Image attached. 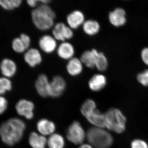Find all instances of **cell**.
Returning a JSON list of instances; mask_svg holds the SVG:
<instances>
[{"mask_svg":"<svg viewBox=\"0 0 148 148\" xmlns=\"http://www.w3.org/2000/svg\"><path fill=\"white\" fill-rule=\"evenodd\" d=\"M25 129L26 124L22 120L10 119L0 125V137L6 145L13 146L22 139Z\"/></svg>","mask_w":148,"mask_h":148,"instance_id":"cell-1","label":"cell"},{"mask_svg":"<svg viewBox=\"0 0 148 148\" xmlns=\"http://www.w3.org/2000/svg\"><path fill=\"white\" fill-rule=\"evenodd\" d=\"M33 24L41 32H47L52 29L55 24L56 14L48 5H39L31 13Z\"/></svg>","mask_w":148,"mask_h":148,"instance_id":"cell-2","label":"cell"},{"mask_svg":"<svg viewBox=\"0 0 148 148\" xmlns=\"http://www.w3.org/2000/svg\"><path fill=\"white\" fill-rule=\"evenodd\" d=\"M86 137L90 145L95 148H109L114 142L110 133L101 127H90L86 132Z\"/></svg>","mask_w":148,"mask_h":148,"instance_id":"cell-3","label":"cell"},{"mask_svg":"<svg viewBox=\"0 0 148 148\" xmlns=\"http://www.w3.org/2000/svg\"><path fill=\"white\" fill-rule=\"evenodd\" d=\"M105 114L106 127L108 129L117 134H121L125 131L126 118L120 110L111 108Z\"/></svg>","mask_w":148,"mask_h":148,"instance_id":"cell-4","label":"cell"},{"mask_svg":"<svg viewBox=\"0 0 148 148\" xmlns=\"http://www.w3.org/2000/svg\"><path fill=\"white\" fill-rule=\"evenodd\" d=\"M66 134L67 139L75 145L82 144L86 136L81 125L79 122L76 121L72 123L69 126Z\"/></svg>","mask_w":148,"mask_h":148,"instance_id":"cell-5","label":"cell"},{"mask_svg":"<svg viewBox=\"0 0 148 148\" xmlns=\"http://www.w3.org/2000/svg\"><path fill=\"white\" fill-rule=\"evenodd\" d=\"M51 35L60 42L69 41L74 37V30L64 22H58L51 29Z\"/></svg>","mask_w":148,"mask_h":148,"instance_id":"cell-6","label":"cell"},{"mask_svg":"<svg viewBox=\"0 0 148 148\" xmlns=\"http://www.w3.org/2000/svg\"><path fill=\"white\" fill-rule=\"evenodd\" d=\"M67 87L66 80L60 75H56L50 80L49 90V97L58 98L64 94Z\"/></svg>","mask_w":148,"mask_h":148,"instance_id":"cell-7","label":"cell"},{"mask_svg":"<svg viewBox=\"0 0 148 148\" xmlns=\"http://www.w3.org/2000/svg\"><path fill=\"white\" fill-rule=\"evenodd\" d=\"M58 42L52 35H43L38 41L39 49L42 53L52 54L56 52L58 45Z\"/></svg>","mask_w":148,"mask_h":148,"instance_id":"cell-8","label":"cell"},{"mask_svg":"<svg viewBox=\"0 0 148 148\" xmlns=\"http://www.w3.org/2000/svg\"><path fill=\"white\" fill-rule=\"evenodd\" d=\"M24 59L29 67L36 68L42 63L43 59L42 52L36 48H30L24 52Z\"/></svg>","mask_w":148,"mask_h":148,"instance_id":"cell-9","label":"cell"},{"mask_svg":"<svg viewBox=\"0 0 148 148\" xmlns=\"http://www.w3.org/2000/svg\"><path fill=\"white\" fill-rule=\"evenodd\" d=\"M34 103L26 99L19 100L15 106V109L17 114L28 119H32L34 117Z\"/></svg>","mask_w":148,"mask_h":148,"instance_id":"cell-10","label":"cell"},{"mask_svg":"<svg viewBox=\"0 0 148 148\" xmlns=\"http://www.w3.org/2000/svg\"><path fill=\"white\" fill-rule=\"evenodd\" d=\"M56 53L59 58L67 61L75 57V49L70 42H63L58 44Z\"/></svg>","mask_w":148,"mask_h":148,"instance_id":"cell-11","label":"cell"},{"mask_svg":"<svg viewBox=\"0 0 148 148\" xmlns=\"http://www.w3.org/2000/svg\"><path fill=\"white\" fill-rule=\"evenodd\" d=\"M50 80L46 74L41 73L38 75L35 82V89L38 94L43 98L49 97V90Z\"/></svg>","mask_w":148,"mask_h":148,"instance_id":"cell-12","label":"cell"},{"mask_svg":"<svg viewBox=\"0 0 148 148\" xmlns=\"http://www.w3.org/2000/svg\"><path fill=\"white\" fill-rule=\"evenodd\" d=\"M84 67L79 57L75 56L67 61L66 69V72L70 76L77 77L82 73Z\"/></svg>","mask_w":148,"mask_h":148,"instance_id":"cell-13","label":"cell"},{"mask_svg":"<svg viewBox=\"0 0 148 148\" xmlns=\"http://www.w3.org/2000/svg\"><path fill=\"white\" fill-rule=\"evenodd\" d=\"M85 21L84 14L82 12L78 10L72 12L66 17V24L73 30L82 27Z\"/></svg>","mask_w":148,"mask_h":148,"instance_id":"cell-14","label":"cell"},{"mask_svg":"<svg viewBox=\"0 0 148 148\" xmlns=\"http://www.w3.org/2000/svg\"><path fill=\"white\" fill-rule=\"evenodd\" d=\"M106 77L103 74H94L88 80V86L92 92H97L103 89L107 84Z\"/></svg>","mask_w":148,"mask_h":148,"instance_id":"cell-15","label":"cell"},{"mask_svg":"<svg viewBox=\"0 0 148 148\" xmlns=\"http://www.w3.org/2000/svg\"><path fill=\"white\" fill-rule=\"evenodd\" d=\"M88 121L95 127L104 128L106 127L105 114L101 113L99 110L94 109L84 116Z\"/></svg>","mask_w":148,"mask_h":148,"instance_id":"cell-16","label":"cell"},{"mask_svg":"<svg viewBox=\"0 0 148 148\" xmlns=\"http://www.w3.org/2000/svg\"><path fill=\"white\" fill-rule=\"evenodd\" d=\"M0 70L3 77L10 78L16 74L17 65L13 60L10 58H4L0 64Z\"/></svg>","mask_w":148,"mask_h":148,"instance_id":"cell-17","label":"cell"},{"mask_svg":"<svg viewBox=\"0 0 148 148\" xmlns=\"http://www.w3.org/2000/svg\"><path fill=\"white\" fill-rule=\"evenodd\" d=\"M99 51L95 49L84 51L80 56L84 67L89 69L95 68V62Z\"/></svg>","mask_w":148,"mask_h":148,"instance_id":"cell-18","label":"cell"},{"mask_svg":"<svg viewBox=\"0 0 148 148\" xmlns=\"http://www.w3.org/2000/svg\"><path fill=\"white\" fill-rule=\"evenodd\" d=\"M125 14V11L122 8L115 9L109 13V21L114 27H121L126 23Z\"/></svg>","mask_w":148,"mask_h":148,"instance_id":"cell-19","label":"cell"},{"mask_svg":"<svg viewBox=\"0 0 148 148\" xmlns=\"http://www.w3.org/2000/svg\"><path fill=\"white\" fill-rule=\"evenodd\" d=\"M37 128L42 135H51L55 132L56 127L53 122L42 119L37 123Z\"/></svg>","mask_w":148,"mask_h":148,"instance_id":"cell-20","label":"cell"},{"mask_svg":"<svg viewBox=\"0 0 148 148\" xmlns=\"http://www.w3.org/2000/svg\"><path fill=\"white\" fill-rule=\"evenodd\" d=\"M85 34L88 36H94L98 34L101 26L98 21L93 19L86 20L82 26Z\"/></svg>","mask_w":148,"mask_h":148,"instance_id":"cell-21","label":"cell"},{"mask_svg":"<svg viewBox=\"0 0 148 148\" xmlns=\"http://www.w3.org/2000/svg\"><path fill=\"white\" fill-rule=\"evenodd\" d=\"M29 142L32 148H45L47 140L42 135L32 132L29 135Z\"/></svg>","mask_w":148,"mask_h":148,"instance_id":"cell-22","label":"cell"},{"mask_svg":"<svg viewBox=\"0 0 148 148\" xmlns=\"http://www.w3.org/2000/svg\"><path fill=\"white\" fill-rule=\"evenodd\" d=\"M47 144L49 148H64L65 140L60 134H53L49 138Z\"/></svg>","mask_w":148,"mask_h":148,"instance_id":"cell-23","label":"cell"},{"mask_svg":"<svg viewBox=\"0 0 148 148\" xmlns=\"http://www.w3.org/2000/svg\"><path fill=\"white\" fill-rule=\"evenodd\" d=\"M108 59L104 53L98 52L95 62V68L100 72L105 71L108 67Z\"/></svg>","mask_w":148,"mask_h":148,"instance_id":"cell-24","label":"cell"},{"mask_svg":"<svg viewBox=\"0 0 148 148\" xmlns=\"http://www.w3.org/2000/svg\"><path fill=\"white\" fill-rule=\"evenodd\" d=\"M22 0H0V6L7 10H13L19 7Z\"/></svg>","mask_w":148,"mask_h":148,"instance_id":"cell-25","label":"cell"},{"mask_svg":"<svg viewBox=\"0 0 148 148\" xmlns=\"http://www.w3.org/2000/svg\"><path fill=\"white\" fill-rule=\"evenodd\" d=\"M12 47L14 52L18 53H24L27 50L25 45L20 37L14 39L12 42Z\"/></svg>","mask_w":148,"mask_h":148,"instance_id":"cell-26","label":"cell"},{"mask_svg":"<svg viewBox=\"0 0 148 148\" xmlns=\"http://www.w3.org/2000/svg\"><path fill=\"white\" fill-rule=\"evenodd\" d=\"M11 81L8 78L3 77H0V95H3L12 89Z\"/></svg>","mask_w":148,"mask_h":148,"instance_id":"cell-27","label":"cell"},{"mask_svg":"<svg viewBox=\"0 0 148 148\" xmlns=\"http://www.w3.org/2000/svg\"><path fill=\"white\" fill-rule=\"evenodd\" d=\"M96 109L95 101L92 99L88 98L85 100L81 107L80 111L84 116L92 110Z\"/></svg>","mask_w":148,"mask_h":148,"instance_id":"cell-28","label":"cell"},{"mask_svg":"<svg viewBox=\"0 0 148 148\" xmlns=\"http://www.w3.org/2000/svg\"><path fill=\"white\" fill-rule=\"evenodd\" d=\"M137 79L138 82L145 86H148V69L138 74Z\"/></svg>","mask_w":148,"mask_h":148,"instance_id":"cell-29","label":"cell"},{"mask_svg":"<svg viewBox=\"0 0 148 148\" xmlns=\"http://www.w3.org/2000/svg\"><path fill=\"white\" fill-rule=\"evenodd\" d=\"M131 148H148V145L144 140L135 139L131 142Z\"/></svg>","mask_w":148,"mask_h":148,"instance_id":"cell-30","label":"cell"},{"mask_svg":"<svg viewBox=\"0 0 148 148\" xmlns=\"http://www.w3.org/2000/svg\"><path fill=\"white\" fill-rule=\"evenodd\" d=\"M27 4L32 8H36L38 4L48 5L51 2V0H26Z\"/></svg>","mask_w":148,"mask_h":148,"instance_id":"cell-31","label":"cell"},{"mask_svg":"<svg viewBox=\"0 0 148 148\" xmlns=\"http://www.w3.org/2000/svg\"><path fill=\"white\" fill-rule=\"evenodd\" d=\"M19 37L24 42L27 49L31 48V44H32V39L29 35L26 34H24V33H22L20 34Z\"/></svg>","mask_w":148,"mask_h":148,"instance_id":"cell-32","label":"cell"},{"mask_svg":"<svg viewBox=\"0 0 148 148\" xmlns=\"http://www.w3.org/2000/svg\"><path fill=\"white\" fill-rule=\"evenodd\" d=\"M8 102L3 95H0V114H3L7 109Z\"/></svg>","mask_w":148,"mask_h":148,"instance_id":"cell-33","label":"cell"},{"mask_svg":"<svg viewBox=\"0 0 148 148\" xmlns=\"http://www.w3.org/2000/svg\"><path fill=\"white\" fill-rule=\"evenodd\" d=\"M141 57L144 63L148 66V48L143 49L141 52Z\"/></svg>","mask_w":148,"mask_h":148,"instance_id":"cell-34","label":"cell"},{"mask_svg":"<svg viewBox=\"0 0 148 148\" xmlns=\"http://www.w3.org/2000/svg\"><path fill=\"white\" fill-rule=\"evenodd\" d=\"M79 148H93L91 145H88V144H84L80 146Z\"/></svg>","mask_w":148,"mask_h":148,"instance_id":"cell-35","label":"cell"}]
</instances>
